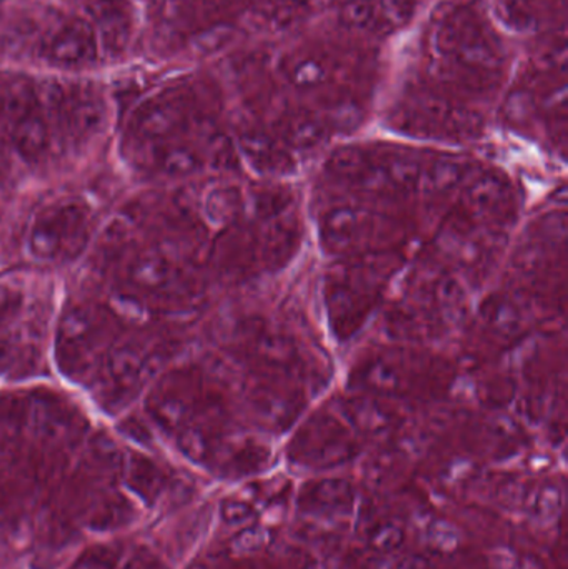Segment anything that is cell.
<instances>
[{
    "mask_svg": "<svg viewBox=\"0 0 568 569\" xmlns=\"http://www.w3.org/2000/svg\"><path fill=\"white\" fill-rule=\"evenodd\" d=\"M89 203L77 197L53 200L33 216L27 236L32 259L42 263L76 260L86 249L92 232Z\"/></svg>",
    "mask_w": 568,
    "mask_h": 569,
    "instance_id": "cell-1",
    "label": "cell"
},
{
    "mask_svg": "<svg viewBox=\"0 0 568 569\" xmlns=\"http://www.w3.org/2000/svg\"><path fill=\"white\" fill-rule=\"evenodd\" d=\"M102 315L89 305H76L63 315L57 333V358L69 377H80L93 367L106 341Z\"/></svg>",
    "mask_w": 568,
    "mask_h": 569,
    "instance_id": "cell-2",
    "label": "cell"
},
{
    "mask_svg": "<svg viewBox=\"0 0 568 569\" xmlns=\"http://www.w3.org/2000/svg\"><path fill=\"white\" fill-rule=\"evenodd\" d=\"M56 92L50 99V116L62 136L73 146L96 139L107 120L102 97L86 86H70Z\"/></svg>",
    "mask_w": 568,
    "mask_h": 569,
    "instance_id": "cell-3",
    "label": "cell"
},
{
    "mask_svg": "<svg viewBox=\"0 0 568 569\" xmlns=\"http://www.w3.org/2000/svg\"><path fill=\"white\" fill-rule=\"evenodd\" d=\"M97 50L96 30L83 17L57 20L40 40V53L56 66H86L97 59Z\"/></svg>",
    "mask_w": 568,
    "mask_h": 569,
    "instance_id": "cell-4",
    "label": "cell"
},
{
    "mask_svg": "<svg viewBox=\"0 0 568 569\" xmlns=\"http://www.w3.org/2000/svg\"><path fill=\"white\" fill-rule=\"evenodd\" d=\"M186 119L182 99L176 93H162L146 100L137 109L132 120L133 139L153 147L169 142Z\"/></svg>",
    "mask_w": 568,
    "mask_h": 569,
    "instance_id": "cell-5",
    "label": "cell"
},
{
    "mask_svg": "<svg viewBox=\"0 0 568 569\" xmlns=\"http://www.w3.org/2000/svg\"><path fill=\"white\" fill-rule=\"evenodd\" d=\"M83 19L96 30L97 40L110 53H120L129 46L133 30L132 10L127 0H80Z\"/></svg>",
    "mask_w": 568,
    "mask_h": 569,
    "instance_id": "cell-6",
    "label": "cell"
},
{
    "mask_svg": "<svg viewBox=\"0 0 568 569\" xmlns=\"http://www.w3.org/2000/svg\"><path fill=\"white\" fill-rule=\"evenodd\" d=\"M7 126L20 159L30 163L46 159L52 146V126L40 99L12 117Z\"/></svg>",
    "mask_w": 568,
    "mask_h": 569,
    "instance_id": "cell-7",
    "label": "cell"
},
{
    "mask_svg": "<svg viewBox=\"0 0 568 569\" xmlns=\"http://www.w3.org/2000/svg\"><path fill=\"white\" fill-rule=\"evenodd\" d=\"M149 370V355L139 345H123L120 350L112 351L107 360L106 383L103 390L113 400L120 397H129L133 391L139 390L146 373Z\"/></svg>",
    "mask_w": 568,
    "mask_h": 569,
    "instance_id": "cell-8",
    "label": "cell"
},
{
    "mask_svg": "<svg viewBox=\"0 0 568 569\" xmlns=\"http://www.w3.org/2000/svg\"><path fill=\"white\" fill-rule=\"evenodd\" d=\"M30 425L40 440L53 443L72 433L77 425V415L69 403L59 398L40 397L33 401L30 410Z\"/></svg>",
    "mask_w": 568,
    "mask_h": 569,
    "instance_id": "cell-9",
    "label": "cell"
},
{
    "mask_svg": "<svg viewBox=\"0 0 568 569\" xmlns=\"http://www.w3.org/2000/svg\"><path fill=\"white\" fill-rule=\"evenodd\" d=\"M129 279L137 290L159 297V295L169 293L177 283V269L167 257L147 252L136 257V260L130 263Z\"/></svg>",
    "mask_w": 568,
    "mask_h": 569,
    "instance_id": "cell-10",
    "label": "cell"
},
{
    "mask_svg": "<svg viewBox=\"0 0 568 569\" xmlns=\"http://www.w3.org/2000/svg\"><path fill=\"white\" fill-rule=\"evenodd\" d=\"M123 483L143 503L152 505L162 491V473L150 458L142 453L127 455L122 465Z\"/></svg>",
    "mask_w": 568,
    "mask_h": 569,
    "instance_id": "cell-11",
    "label": "cell"
},
{
    "mask_svg": "<svg viewBox=\"0 0 568 569\" xmlns=\"http://www.w3.org/2000/svg\"><path fill=\"white\" fill-rule=\"evenodd\" d=\"M356 497L347 481L329 480L316 485L312 491L300 500V507L316 515H342L350 511Z\"/></svg>",
    "mask_w": 568,
    "mask_h": 569,
    "instance_id": "cell-12",
    "label": "cell"
},
{
    "mask_svg": "<svg viewBox=\"0 0 568 569\" xmlns=\"http://www.w3.org/2000/svg\"><path fill=\"white\" fill-rule=\"evenodd\" d=\"M26 283L19 277H0V333L9 331L26 308Z\"/></svg>",
    "mask_w": 568,
    "mask_h": 569,
    "instance_id": "cell-13",
    "label": "cell"
},
{
    "mask_svg": "<svg viewBox=\"0 0 568 569\" xmlns=\"http://www.w3.org/2000/svg\"><path fill=\"white\" fill-rule=\"evenodd\" d=\"M564 510L562 491L556 487H547L537 493L530 505V515L540 525H552L559 520Z\"/></svg>",
    "mask_w": 568,
    "mask_h": 569,
    "instance_id": "cell-14",
    "label": "cell"
},
{
    "mask_svg": "<svg viewBox=\"0 0 568 569\" xmlns=\"http://www.w3.org/2000/svg\"><path fill=\"white\" fill-rule=\"evenodd\" d=\"M269 545V533L260 527L243 528L240 533L233 537L230 543V551L236 557H253L266 550Z\"/></svg>",
    "mask_w": 568,
    "mask_h": 569,
    "instance_id": "cell-15",
    "label": "cell"
},
{
    "mask_svg": "<svg viewBox=\"0 0 568 569\" xmlns=\"http://www.w3.org/2000/svg\"><path fill=\"white\" fill-rule=\"evenodd\" d=\"M427 541L434 550L442 551V553H452L459 548L462 541L459 528L449 521H434L427 530Z\"/></svg>",
    "mask_w": 568,
    "mask_h": 569,
    "instance_id": "cell-16",
    "label": "cell"
},
{
    "mask_svg": "<svg viewBox=\"0 0 568 569\" xmlns=\"http://www.w3.org/2000/svg\"><path fill=\"white\" fill-rule=\"evenodd\" d=\"M403 545L402 528L396 525H386L379 528L370 538V547L376 553L387 557V555L397 553Z\"/></svg>",
    "mask_w": 568,
    "mask_h": 569,
    "instance_id": "cell-17",
    "label": "cell"
},
{
    "mask_svg": "<svg viewBox=\"0 0 568 569\" xmlns=\"http://www.w3.org/2000/svg\"><path fill=\"white\" fill-rule=\"evenodd\" d=\"M117 555L107 547H93L83 551L69 569H116Z\"/></svg>",
    "mask_w": 568,
    "mask_h": 569,
    "instance_id": "cell-18",
    "label": "cell"
},
{
    "mask_svg": "<svg viewBox=\"0 0 568 569\" xmlns=\"http://www.w3.org/2000/svg\"><path fill=\"white\" fill-rule=\"evenodd\" d=\"M220 520L227 525V527L240 528L246 527L250 520L253 518V508L250 507L246 501L233 500H223L220 503Z\"/></svg>",
    "mask_w": 568,
    "mask_h": 569,
    "instance_id": "cell-19",
    "label": "cell"
},
{
    "mask_svg": "<svg viewBox=\"0 0 568 569\" xmlns=\"http://www.w3.org/2000/svg\"><path fill=\"white\" fill-rule=\"evenodd\" d=\"M377 9L370 0H353L346 7V20L352 26H367L376 22Z\"/></svg>",
    "mask_w": 568,
    "mask_h": 569,
    "instance_id": "cell-20",
    "label": "cell"
},
{
    "mask_svg": "<svg viewBox=\"0 0 568 569\" xmlns=\"http://www.w3.org/2000/svg\"><path fill=\"white\" fill-rule=\"evenodd\" d=\"M179 448L192 461H202L207 457L206 440L197 431H186L180 435Z\"/></svg>",
    "mask_w": 568,
    "mask_h": 569,
    "instance_id": "cell-21",
    "label": "cell"
},
{
    "mask_svg": "<svg viewBox=\"0 0 568 569\" xmlns=\"http://www.w3.org/2000/svg\"><path fill=\"white\" fill-rule=\"evenodd\" d=\"M323 79V69L313 60L300 63L292 70V82L299 87L317 86Z\"/></svg>",
    "mask_w": 568,
    "mask_h": 569,
    "instance_id": "cell-22",
    "label": "cell"
},
{
    "mask_svg": "<svg viewBox=\"0 0 568 569\" xmlns=\"http://www.w3.org/2000/svg\"><path fill=\"white\" fill-rule=\"evenodd\" d=\"M409 13L410 0H382V16L387 22H403Z\"/></svg>",
    "mask_w": 568,
    "mask_h": 569,
    "instance_id": "cell-23",
    "label": "cell"
},
{
    "mask_svg": "<svg viewBox=\"0 0 568 569\" xmlns=\"http://www.w3.org/2000/svg\"><path fill=\"white\" fill-rule=\"evenodd\" d=\"M10 177V163L9 160H7L6 153L0 150V190L3 189V186H6L7 180H9Z\"/></svg>",
    "mask_w": 568,
    "mask_h": 569,
    "instance_id": "cell-24",
    "label": "cell"
},
{
    "mask_svg": "<svg viewBox=\"0 0 568 569\" xmlns=\"http://www.w3.org/2000/svg\"><path fill=\"white\" fill-rule=\"evenodd\" d=\"M7 86H9V79H0V122H6Z\"/></svg>",
    "mask_w": 568,
    "mask_h": 569,
    "instance_id": "cell-25",
    "label": "cell"
},
{
    "mask_svg": "<svg viewBox=\"0 0 568 569\" xmlns=\"http://www.w3.org/2000/svg\"><path fill=\"white\" fill-rule=\"evenodd\" d=\"M397 569H426V565L419 558L413 557L410 560L402 561Z\"/></svg>",
    "mask_w": 568,
    "mask_h": 569,
    "instance_id": "cell-26",
    "label": "cell"
},
{
    "mask_svg": "<svg viewBox=\"0 0 568 569\" xmlns=\"http://www.w3.org/2000/svg\"><path fill=\"white\" fill-rule=\"evenodd\" d=\"M279 2L299 3L300 0H279Z\"/></svg>",
    "mask_w": 568,
    "mask_h": 569,
    "instance_id": "cell-27",
    "label": "cell"
},
{
    "mask_svg": "<svg viewBox=\"0 0 568 569\" xmlns=\"http://www.w3.org/2000/svg\"><path fill=\"white\" fill-rule=\"evenodd\" d=\"M189 569H206V568L200 567V565H197V567H192V568H189Z\"/></svg>",
    "mask_w": 568,
    "mask_h": 569,
    "instance_id": "cell-28",
    "label": "cell"
},
{
    "mask_svg": "<svg viewBox=\"0 0 568 569\" xmlns=\"http://www.w3.org/2000/svg\"><path fill=\"white\" fill-rule=\"evenodd\" d=\"M306 569H320V568H317V567H309V568H306Z\"/></svg>",
    "mask_w": 568,
    "mask_h": 569,
    "instance_id": "cell-29",
    "label": "cell"
}]
</instances>
